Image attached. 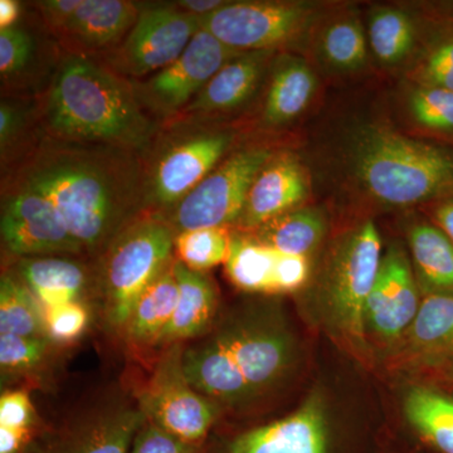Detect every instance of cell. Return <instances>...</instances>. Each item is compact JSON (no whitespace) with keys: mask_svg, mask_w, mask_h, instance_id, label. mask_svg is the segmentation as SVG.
Masks as SVG:
<instances>
[{"mask_svg":"<svg viewBox=\"0 0 453 453\" xmlns=\"http://www.w3.org/2000/svg\"><path fill=\"white\" fill-rule=\"evenodd\" d=\"M9 181L46 196L83 251L105 252L144 213L142 155L113 146L44 136Z\"/></svg>","mask_w":453,"mask_h":453,"instance_id":"cell-1","label":"cell"},{"mask_svg":"<svg viewBox=\"0 0 453 453\" xmlns=\"http://www.w3.org/2000/svg\"><path fill=\"white\" fill-rule=\"evenodd\" d=\"M299 345L281 308L252 303L223 316L183 342L184 372L214 403L241 405L279 386L295 365Z\"/></svg>","mask_w":453,"mask_h":453,"instance_id":"cell-2","label":"cell"},{"mask_svg":"<svg viewBox=\"0 0 453 453\" xmlns=\"http://www.w3.org/2000/svg\"><path fill=\"white\" fill-rule=\"evenodd\" d=\"M47 138L113 146L144 155L157 136L133 83L94 57L62 59L41 98Z\"/></svg>","mask_w":453,"mask_h":453,"instance_id":"cell-3","label":"cell"},{"mask_svg":"<svg viewBox=\"0 0 453 453\" xmlns=\"http://www.w3.org/2000/svg\"><path fill=\"white\" fill-rule=\"evenodd\" d=\"M347 146L357 186L381 205L410 207L453 195L451 149L380 124L359 125Z\"/></svg>","mask_w":453,"mask_h":453,"instance_id":"cell-4","label":"cell"},{"mask_svg":"<svg viewBox=\"0 0 453 453\" xmlns=\"http://www.w3.org/2000/svg\"><path fill=\"white\" fill-rule=\"evenodd\" d=\"M381 240L372 220L334 244L318 283V311L330 333L354 349L366 344V303L380 273Z\"/></svg>","mask_w":453,"mask_h":453,"instance_id":"cell-5","label":"cell"},{"mask_svg":"<svg viewBox=\"0 0 453 453\" xmlns=\"http://www.w3.org/2000/svg\"><path fill=\"white\" fill-rule=\"evenodd\" d=\"M172 133L155 138L142 157L144 211L163 216L213 172L234 142V131L204 122H170ZM145 153V154H146Z\"/></svg>","mask_w":453,"mask_h":453,"instance_id":"cell-6","label":"cell"},{"mask_svg":"<svg viewBox=\"0 0 453 453\" xmlns=\"http://www.w3.org/2000/svg\"><path fill=\"white\" fill-rule=\"evenodd\" d=\"M175 235L164 217L144 211L107 246L103 286L111 326L124 329L142 292L174 259Z\"/></svg>","mask_w":453,"mask_h":453,"instance_id":"cell-7","label":"cell"},{"mask_svg":"<svg viewBox=\"0 0 453 453\" xmlns=\"http://www.w3.org/2000/svg\"><path fill=\"white\" fill-rule=\"evenodd\" d=\"M145 421L138 396L104 390L62 421L41 429L22 453H129Z\"/></svg>","mask_w":453,"mask_h":453,"instance_id":"cell-8","label":"cell"},{"mask_svg":"<svg viewBox=\"0 0 453 453\" xmlns=\"http://www.w3.org/2000/svg\"><path fill=\"white\" fill-rule=\"evenodd\" d=\"M273 157V150L262 146L234 151L162 217L175 234L237 223L253 180Z\"/></svg>","mask_w":453,"mask_h":453,"instance_id":"cell-9","label":"cell"},{"mask_svg":"<svg viewBox=\"0 0 453 453\" xmlns=\"http://www.w3.org/2000/svg\"><path fill=\"white\" fill-rule=\"evenodd\" d=\"M183 342L164 349L138 401L146 418L193 445H204L220 407L193 388L183 369Z\"/></svg>","mask_w":453,"mask_h":453,"instance_id":"cell-10","label":"cell"},{"mask_svg":"<svg viewBox=\"0 0 453 453\" xmlns=\"http://www.w3.org/2000/svg\"><path fill=\"white\" fill-rule=\"evenodd\" d=\"M201 29V18L175 4L142 7L138 20L103 64L129 81L148 79L172 65Z\"/></svg>","mask_w":453,"mask_h":453,"instance_id":"cell-11","label":"cell"},{"mask_svg":"<svg viewBox=\"0 0 453 453\" xmlns=\"http://www.w3.org/2000/svg\"><path fill=\"white\" fill-rule=\"evenodd\" d=\"M315 17L316 7L309 3L229 2L201 18V28L237 52H277L300 40Z\"/></svg>","mask_w":453,"mask_h":453,"instance_id":"cell-12","label":"cell"},{"mask_svg":"<svg viewBox=\"0 0 453 453\" xmlns=\"http://www.w3.org/2000/svg\"><path fill=\"white\" fill-rule=\"evenodd\" d=\"M240 53L201 28L172 65L131 83L145 111L166 124L180 115L214 74Z\"/></svg>","mask_w":453,"mask_h":453,"instance_id":"cell-13","label":"cell"},{"mask_svg":"<svg viewBox=\"0 0 453 453\" xmlns=\"http://www.w3.org/2000/svg\"><path fill=\"white\" fill-rule=\"evenodd\" d=\"M0 232L5 249L22 258L85 252L46 196L13 181L3 192Z\"/></svg>","mask_w":453,"mask_h":453,"instance_id":"cell-14","label":"cell"},{"mask_svg":"<svg viewBox=\"0 0 453 453\" xmlns=\"http://www.w3.org/2000/svg\"><path fill=\"white\" fill-rule=\"evenodd\" d=\"M421 294L407 252L392 244L383 253L366 303V338L372 336L383 344L402 342L421 306Z\"/></svg>","mask_w":453,"mask_h":453,"instance_id":"cell-15","label":"cell"},{"mask_svg":"<svg viewBox=\"0 0 453 453\" xmlns=\"http://www.w3.org/2000/svg\"><path fill=\"white\" fill-rule=\"evenodd\" d=\"M220 453H329L323 395L312 393L294 413L237 434L226 441Z\"/></svg>","mask_w":453,"mask_h":453,"instance_id":"cell-16","label":"cell"},{"mask_svg":"<svg viewBox=\"0 0 453 453\" xmlns=\"http://www.w3.org/2000/svg\"><path fill=\"white\" fill-rule=\"evenodd\" d=\"M275 50L242 52L226 62L180 115L170 122H205L246 105L275 59Z\"/></svg>","mask_w":453,"mask_h":453,"instance_id":"cell-17","label":"cell"},{"mask_svg":"<svg viewBox=\"0 0 453 453\" xmlns=\"http://www.w3.org/2000/svg\"><path fill=\"white\" fill-rule=\"evenodd\" d=\"M140 11L138 3L129 0H81L52 35L70 55H104L127 37Z\"/></svg>","mask_w":453,"mask_h":453,"instance_id":"cell-18","label":"cell"},{"mask_svg":"<svg viewBox=\"0 0 453 453\" xmlns=\"http://www.w3.org/2000/svg\"><path fill=\"white\" fill-rule=\"evenodd\" d=\"M308 172L292 154L275 155L259 170L247 195L238 225L252 232L299 208L309 196Z\"/></svg>","mask_w":453,"mask_h":453,"instance_id":"cell-19","label":"cell"},{"mask_svg":"<svg viewBox=\"0 0 453 453\" xmlns=\"http://www.w3.org/2000/svg\"><path fill=\"white\" fill-rule=\"evenodd\" d=\"M179 297L174 315L164 330L160 347L198 338L213 325L219 312V292L204 273L189 270L174 261Z\"/></svg>","mask_w":453,"mask_h":453,"instance_id":"cell-20","label":"cell"},{"mask_svg":"<svg viewBox=\"0 0 453 453\" xmlns=\"http://www.w3.org/2000/svg\"><path fill=\"white\" fill-rule=\"evenodd\" d=\"M314 71L300 57H275L270 68V82L262 121L267 127H281L299 118L311 103L316 91Z\"/></svg>","mask_w":453,"mask_h":453,"instance_id":"cell-21","label":"cell"},{"mask_svg":"<svg viewBox=\"0 0 453 453\" xmlns=\"http://www.w3.org/2000/svg\"><path fill=\"white\" fill-rule=\"evenodd\" d=\"M18 273L43 311L79 303L88 281V273L81 265L50 256L20 259Z\"/></svg>","mask_w":453,"mask_h":453,"instance_id":"cell-22","label":"cell"},{"mask_svg":"<svg viewBox=\"0 0 453 453\" xmlns=\"http://www.w3.org/2000/svg\"><path fill=\"white\" fill-rule=\"evenodd\" d=\"M402 342L410 356L427 365L452 354L453 295H425Z\"/></svg>","mask_w":453,"mask_h":453,"instance_id":"cell-23","label":"cell"},{"mask_svg":"<svg viewBox=\"0 0 453 453\" xmlns=\"http://www.w3.org/2000/svg\"><path fill=\"white\" fill-rule=\"evenodd\" d=\"M412 266L425 295H453V243L434 223H416L408 232Z\"/></svg>","mask_w":453,"mask_h":453,"instance_id":"cell-24","label":"cell"},{"mask_svg":"<svg viewBox=\"0 0 453 453\" xmlns=\"http://www.w3.org/2000/svg\"><path fill=\"white\" fill-rule=\"evenodd\" d=\"M174 261L175 258L162 275L142 292L125 325L127 338L138 347L159 345L164 330L174 315L179 297Z\"/></svg>","mask_w":453,"mask_h":453,"instance_id":"cell-25","label":"cell"},{"mask_svg":"<svg viewBox=\"0 0 453 453\" xmlns=\"http://www.w3.org/2000/svg\"><path fill=\"white\" fill-rule=\"evenodd\" d=\"M411 427L438 453H453V395L431 386H413L403 396Z\"/></svg>","mask_w":453,"mask_h":453,"instance_id":"cell-26","label":"cell"},{"mask_svg":"<svg viewBox=\"0 0 453 453\" xmlns=\"http://www.w3.org/2000/svg\"><path fill=\"white\" fill-rule=\"evenodd\" d=\"M327 220L319 208H296L249 232L258 242L286 255L309 256L326 234Z\"/></svg>","mask_w":453,"mask_h":453,"instance_id":"cell-27","label":"cell"},{"mask_svg":"<svg viewBox=\"0 0 453 453\" xmlns=\"http://www.w3.org/2000/svg\"><path fill=\"white\" fill-rule=\"evenodd\" d=\"M280 252L258 242L251 234H232L225 266L229 281L250 294L276 295Z\"/></svg>","mask_w":453,"mask_h":453,"instance_id":"cell-28","label":"cell"},{"mask_svg":"<svg viewBox=\"0 0 453 453\" xmlns=\"http://www.w3.org/2000/svg\"><path fill=\"white\" fill-rule=\"evenodd\" d=\"M49 338L44 312L28 286L13 275L0 280V335Z\"/></svg>","mask_w":453,"mask_h":453,"instance_id":"cell-29","label":"cell"},{"mask_svg":"<svg viewBox=\"0 0 453 453\" xmlns=\"http://www.w3.org/2000/svg\"><path fill=\"white\" fill-rule=\"evenodd\" d=\"M416 41V25L405 12L396 8H378L372 12L368 42L380 64L401 65L413 53Z\"/></svg>","mask_w":453,"mask_h":453,"instance_id":"cell-30","label":"cell"},{"mask_svg":"<svg viewBox=\"0 0 453 453\" xmlns=\"http://www.w3.org/2000/svg\"><path fill=\"white\" fill-rule=\"evenodd\" d=\"M319 46L324 61L338 71H359L368 61V35L357 17L345 16L330 22L321 32Z\"/></svg>","mask_w":453,"mask_h":453,"instance_id":"cell-31","label":"cell"},{"mask_svg":"<svg viewBox=\"0 0 453 453\" xmlns=\"http://www.w3.org/2000/svg\"><path fill=\"white\" fill-rule=\"evenodd\" d=\"M232 234L229 226L180 232L175 235V258L189 270L205 273L226 264L231 249Z\"/></svg>","mask_w":453,"mask_h":453,"instance_id":"cell-32","label":"cell"},{"mask_svg":"<svg viewBox=\"0 0 453 453\" xmlns=\"http://www.w3.org/2000/svg\"><path fill=\"white\" fill-rule=\"evenodd\" d=\"M408 109L419 127L453 140V91L416 86L408 98Z\"/></svg>","mask_w":453,"mask_h":453,"instance_id":"cell-33","label":"cell"},{"mask_svg":"<svg viewBox=\"0 0 453 453\" xmlns=\"http://www.w3.org/2000/svg\"><path fill=\"white\" fill-rule=\"evenodd\" d=\"M412 77L417 86L453 91V23L451 20L429 43Z\"/></svg>","mask_w":453,"mask_h":453,"instance_id":"cell-34","label":"cell"},{"mask_svg":"<svg viewBox=\"0 0 453 453\" xmlns=\"http://www.w3.org/2000/svg\"><path fill=\"white\" fill-rule=\"evenodd\" d=\"M49 338H25L0 335V366L2 372H25L42 365L49 353Z\"/></svg>","mask_w":453,"mask_h":453,"instance_id":"cell-35","label":"cell"},{"mask_svg":"<svg viewBox=\"0 0 453 453\" xmlns=\"http://www.w3.org/2000/svg\"><path fill=\"white\" fill-rule=\"evenodd\" d=\"M35 40L22 27L0 31V73L2 80L12 79L23 73L35 55Z\"/></svg>","mask_w":453,"mask_h":453,"instance_id":"cell-36","label":"cell"},{"mask_svg":"<svg viewBox=\"0 0 453 453\" xmlns=\"http://www.w3.org/2000/svg\"><path fill=\"white\" fill-rule=\"evenodd\" d=\"M202 446L188 443L146 418L134 438L129 453H201Z\"/></svg>","mask_w":453,"mask_h":453,"instance_id":"cell-37","label":"cell"},{"mask_svg":"<svg viewBox=\"0 0 453 453\" xmlns=\"http://www.w3.org/2000/svg\"><path fill=\"white\" fill-rule=\"evenodd\" d=\"M50 339L70 342L79 338L88 324V311L81 301L44 310Z\"/></svg>","mask_w":453,"mask_h":453,"instance_id":"cell-38","label":"cell"},{"mask_svg":"<svg viewBox=\"0 0 453 453\" xmlns=\"http://www.w3.org/2000/svg\"><path fill=\"white\" fill-rule=\"evenodd\" d=\"M0 427L38 434L35 410L26 390H11L0 398Z\"/></svg>","mask_w":453,"mask_h":453,"instance_id":"cell-39","label":"cell"},{"mask_svg":"<svg viewBox=\"0 0 453 453\" xmlns=\"http://www.w3.org/2000/svg\"><path fill=\"white\" fill-rule=\"evenodd\" d=\"M310 273L311 265L308 256L286 255L280 252L276 270L277 294L300 290L308 283Z\"/></svg>","mask_w":453,"mask_h":453,"instance_id":"cell-40","label":"cell"},{"mask_svg":"<svg viewBox=\"0 0 453 453\" xmlns=\"http://www.w3.org/2000/svg\"><path fill=\"white\" fill-rule=\"evenodd\" d=\"M25 127V113L16 104L2 101L0 105V149L2 159L7 157L8 151L13 148L20 133Z\"/></svg>","mask_w":453,"mask_h":453,"instance_id":"cell-41","label":"cell"},{"mask_svg":"<svg viewBox=\"0 0 453 453\" xmlns=\"http://www.w3.org/2000/svg\"><path fill=\"white\" fill-rule=\"evenodd\" d=\"M434 222L453 243V195L438 199L434 208Z\"/></svg>","mask_w":453,"mask_h":453,"instance_id":"cell-42","label":"cell"},{"mask_svg":"<svg viewBox=\"0 0 453 453\" xmlns=\"http://www.w3.org/2000/svg\"><path fill=\"white\" fill-rule=\"evenodd\" d=\"M228 3L226 0H179L174 4L181 11L187 12V13L203 18L219 11Z\"/></svg>","mask_w":453,"mask_h":453,"instance_id":"cell-43","label":"cell"},{"mask_svg":"<svg viewBox=\"0 0 453 453\" xmlns=\"http://www.w3.org/2000/svg\"><path fill=\"white\" fill-rule=\"evenodd\" d=\"M20 9L22 7L17 0H0V31L16 27Z\"/></svg>","mask_w":453,"mask_h":453,"instance_id":"cell-44","label":"cell"},{"mask_svg":"<svg viewBox=\"0 0 453 453\" xmlns=\"http://www.w3.org/2000/svg\"><path fill=\"white\" fill-rule=\"evenodd\" d=\"M434 368H440L443 372V374L449 378V380L453 381V353L446 357L445 359L438 362Z\"/></svg>","mask_w":453,"mask_h":453,"instance_id":"cell-45","label":"cell"},{"mask_svg":"<svg viewBox=\"0 0 453 453\" xmlns=\"http://www.w3.org/2000/svg\"><path fill=\"white\" fill-rule=\"evenodd\" d=\"M449 20H451V22L453 23V4L451 5V11H449Z\"/></svg>","mask_w":453,"mask_h":453,"instance_id":"cell-46","label":"cell"}]
</instances>
